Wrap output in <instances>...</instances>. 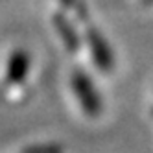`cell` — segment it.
I'll return each mask as SVG.
<instances>
[{
  "label": "cell",
  "instance_id": "6da1fadb",
  "mask_svg": "<svg viewBox=\"0 0 153 153\" xmlns=\"http://www.w3.org/2000/svg\"><path fill=\"white\" fill-rule=\"evenodd\" d=\"M72 87L76 94H78V100L83 107V111L89 114V116H98L102 111V102L98 98V92L94 89V85L91 83V79L87 76L78 70L72 74Z\"/></svg>",
  "mask_w": 153,
  "mask_h": 153
},
{
  "label": "cell",
  "instance_id": "7a4b0ae2",
  "mask_svg": "<svg viewBox=\"0 0 153 153\" xmlns=\"http://www.w3.org/2000/svg\"><path fill=\"white\" fill-rule=\"evenodd\" d=\"M87 35H89L87 41H89V45H91V50H92L91 53H92L96 65L103 72H111V68H113V56H111V52H109V46L105 45V41L102 39V35L98 33L96 30H89Z\"/></svg>",
  "mask_w": 153,
  "mask_h": 153
},
{
  "label": "cell",
  "instance_id": "3957f363",
  "mask_svg": "<svg viewBox=\"0 0 153 153\" xmlns=\"http://www.w3.org/2000/svg\"><path fill=\"white\" fill-rule=\"evenodd\" d=\"M28 56L22 52V50H19L15 52L11 59H9V67H7V81L9 83H20L22 81V78L26 76L28 72Z\"/></svg>",
  "mask_w": 153,
  "mask_h": 153
},
{
  "label": "cell",
  "instance_id": "277c9868",
  "mask_svg": "<svg viewBox=\"0 0 153 153\" xmlns=\"http://www.w3.org/2000/svg\"><path fill=\"white\" fill-rule=\"evenodd\" d=\"M53 22H56V28H57V31L61 33V39L65 41V45H67V48L68 50H76L79 46V41H78V37H76V33H74V30H72V26L65 20L63 17H59V15H56L53 17Z\"/></svg>",
  "mask_w": 153,
  "mask_h": 153
}]
</instances>
